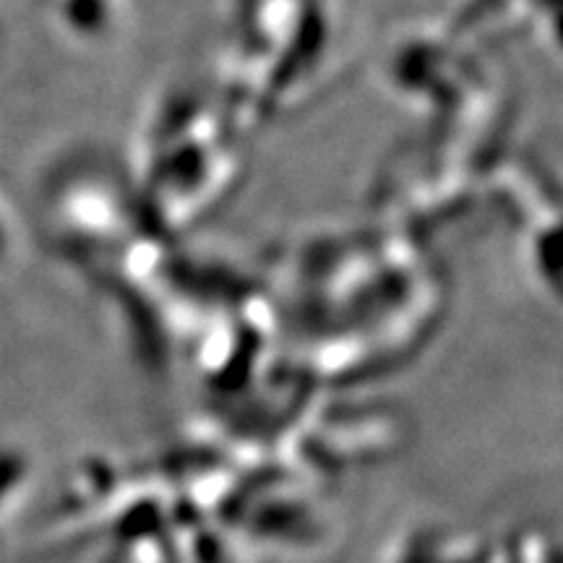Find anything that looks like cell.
Wrapping results in <instances>:
<instances>
[{
    "label": "cell",
    "mask_w": 563,
    "mask_h": 563,
    "mask_svg": "<svg viewBox=\"0 0 563 563\" xmlns=\"http://www.w3.org/2000/svg\"><path fill=\"white\" fill-rule=\"evenodd\" d=\"M30 481V460L16 446L0 443V517L13 504V498L24 493Z\"/></svg>",
    "instance_id": "obj_1"
}]
</instances>
